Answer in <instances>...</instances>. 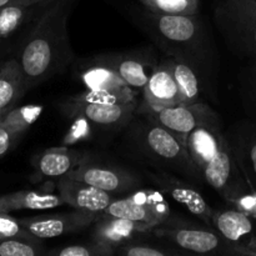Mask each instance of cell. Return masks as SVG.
<instances>
[{
  "label": "cell",
  "mask_w": 256,
  "mask_h": 256,
  "mask_svg": "<svg viewBox=\"0 0 256 256\" xmlns=\"http://www.w3.org/2000/svg\"><path fill=\"white\" fill-rule=\"evenodd\" d=\"M142 28L166 56L192 65L209 82L218 69V55L212 35L204 20L198 14H158L145 9L134 15Z\"/></svg>",
  "instance_id": "1"
},
{
  "label": "cell",
  "mask_w": 256,
  "mask_h": 256,
  "mask_svg": "<svg viewBox=\"0 0 256 256\" xmlns=\"http://www.w3.org/2000/svg\"><path fill=\"white\" fill-rule=\"evenodd\" d=\"M72 5L74 0H52L40 12L18 59L26 90L64 72L74 60L68 32Z\"/></svg>",
  "instance_id": "2"
},
{
  "label": "cell",
  "mask_w": 256,
  "mask_h": 256,
  "mask_svg": "<svg viewBox=\"0 0 256 256\" xmlns=\"http://www.w3.org/2000/svg\"><path fill=\"white\" fill-rule=\"evenodd\" d=\"M188 150L202 180L225 202L249 190L222 124L202 125L189 135Z\"/></svg>",
  "instance_id": "3"
},
{
  "label": "cell",
  "mask_w": 256,
  "mask_h": 256,
  "mask_svg": "<svg viewBox=\"0 0 256 256\" xmlns=\"http://www.w3.org/2000/svg\"><path fill=\"white\" fill-rule=\"evenodd\" d=\"M142 114V119L135 122L130 130V136L140 155L159 170L182 175L194 184L204 182L186 144L149 115Z\"/></svg>",
  "instance_id": "4"
},
{
  "label": "cell",
  "mask_w": 256,
  "mask_h": 256,
  "mask_svg": "<svg viewBox=\"0 0 256 256\" xmlns=\"http://www.w3.org/2000/svg\"><path fill=\"white\" fill-rule=\"evenodd\" d=\"M62 109L76 120H85L105 129H118L132 122L138 102L135 98L86 89L68 99Z\"/></svg>",
  "instance_id": "5"
},
{
  "label": "cell",
  "mask_w": 256,
  "mask_h": 256,
  "mask_svg": "<svg viewBox=\"0 0 256 256\" xmlns=\"http://www.w3.org/2000/svg\"><path fill=\"white\" fill-rule=\"evenodd\" d=\"M214 20L234 54L256 60V2L215 0Z\"/></svg>",
  "instance_id": "6"
},
{
  "label": "cell",
  "mask_w": 256,
  "mask_h": 256,
  "mask_svg": "<svg viewBox=\"0 0 256 256\" xmlns=\"http://www.w3.org/2000/svg\"><path fill=\"white\" fill-rule=\"evenodd\" d=\"M152 234L159 239L172 242L179 249L194 254L214 255H239L238 250L228 242L216 230L205 229L190 222L172 219L155 226Z\"/></svg>",
  "instance_id": "7"
},
{
  "label": "cell",
  "mask_w": 256,
  "mask_h": 256,
  "mask_svg": "<svg viewBox=\"0 0 256 256\" xmlns=\"http://www.w3.org/2000/svg\"><path fill=\"white\" fill-rule=\"evenodd\" d=\"M162 195L160 190H134L125 198H115L102 214L142 222L154 229L172 216L169 202Z\"/></svg>",
  "instance_id": "8"
},
{
  "label": "cell",
  "mask_w": 256,
  "mask_h": 256,
  "mask_svg": "<svg viewBox=\"0 0 256 256\" xmlns=\"http://www.w3.org/2000/svg\"><path fill=\"white\" fill-rule=\"evenodd\" d=\"M152 119L174 132L186 144L189 135L202 125L222 124L219 114L204 102L180 104L156 110H142Z\"/></svg>",
  "instance_id": "9"
},
{
  "label": "cell",
  "mask_w": 256,
  "mask_h": 256,
  "mask_svg": "<svg viewBox=\"0 0 256 256\" xmlns=\"http://www.w3.org/2000/svg\"><path fill=\"white\" fill-rule=\"evenodd\" d=\"M94 59L115 70L132 89L136 90L144 89L152 70L160 62L156 52L152 48H142L124 52H110L98 55Z\"/></svg>",
  "instance_id": "10"
},
{
  "label": "cell",
  "mask_w": 256,
  "mask_h": 256,
  "mask_svg": "<svg viewBox=\"0 0 256 256\" xmlns=\"http://www.w3.org/2000/svg\"><path fill=\"white\" fill-rule=\"evenodd\" d=\"M145 174L160 192L172 196L175 202L182 204L190 214L196 216L202 222L206 225L212 224L214 210L205 202L202 195L195 189L194 185L176 176V174L165 170H159V172L146 170Z\"/></svg>",
  "instance_id": "11"
},
{
  "label": "cell",
  "mask_w": 256,
  "mask_h": 256,
  "mask_svg": "<svg viewBox=\"0 0 256 256\" xmlns=\"http://www.w3.org/2000/svg\"><path fill=\"white\" fill-rule=\"evenodd\" d=\"M65 176L86 182L115 196L138 190L142 185L140 178L129 170L116 166L85 164V162L72 169Z\"/></svg>",
  "instance_id": "12"
},
{
  "label": "cell",
  "mask_w": 256,
  "mask_h": 256,
  "mask_svg": "<svg viewBox=\"0 0 256 256\" xmlns=\"http://www.w3.org/2000/svg\"><path fill=\"white\" fill-rule=\"evenodd\" d=\"M99 215L94 212L76 210L62 214L38 215L32 218L19 219L22 226L39 239L62 236L69 232L86 229L96 222Z\"/></svg>",
  "instance_id": "13"
},
{
  "label": "cell",
  "mask_w": 256,
  "mask_h": 256,
  "mask_svg": "<svg viewBox=\"0 0 256 256\" xmlns=\"http://www.w3.org/2000/svg\"><path fill=\"white\" fill-rule=\"evenodd\" d=\"M212 225L238 250L239 255H254L252 242L256 236V219L232 206V209L212 212Z\"/></svg>",
  "instance_id": "14"
},
{
  "label": "cell",
  "mask_w": 256,
  "mask_h": 256,
  "mask_svg": "<svg viewBox=\"0 0 256 256\" xmlns=\"http://www.w3.org/2000/svg\"><path fill=\"white\" fill-rule=\"evenodd\" d=\"M142 92L144 102L140 108V112L174 106L182 102V95L172 74L169 56L165 55L164 59L160 60L159 64L155 66Z\"/></svg>",
  "instance_id": "15"
},
{
  "label": "cell",
  "mask_w": 256,
  "mask_h": 256,
  "mask_svg": "<svg viewBox=\"0 0 256 256\" xmlns=\"http://www.w3.org/2000/svg\"><path fill=\"white\" fill-rule=\"evenodd\" d=\"M226 136L248 186L256 192V120L240 122Z\"/></svg>",
  "instance_id": "16"
},
{
  "label": "cell",
  "mask_w": 256,
  "mask_h": 256,
  "mask_svg": "<svg viewBox=\"0 0 256 256\" xmlns=\"http://www.w3.org/2000/svg\"><path fill=\"white\" fill-rule=\"evenodd\" d=\"M56 188L58 194L64 200L65 205L98 215L102 214L115 199V195L110 192L69 176L59 178Z\"/></svg>",
  "instance_id": "17"
},
{
  "label": "cell",
  "mask_w": 256,
  "mask_h": 256,
  "mask_svg": "<svg viewBox=\"0 0 256 256\" xmlns=\"http://www.w3.org/2000/svg\"><path fill=\"white\" fill-rule=\"evenodd\" d=\"M86 156L82 152L66 146H54L44 150L34 158L35 180L62 178L72 169L84 164Z\"/></svg>",
  "instance_id": "18"
},
{
  "label": "cell",
  "mask_w": 256,
  "mask_h": 256,
  "mask_svg": "<svg viewBox=\"0 0 256 256\" xmlns=\"http://www.w3.org/2000/svg\"><path fill=\"white\" fill-rule=\"evenodd\" d=\"M94 224L92 239L116 248V250L120 245L135 240L139 234L152 230V226L142 222L104 214H100Z\"/></svg>",
  "instance_id": "19"
},
{
  "label": "cell",
  "mask_w": 256,
  "mask_h": 256,
  "mask_svg": "<svg viewBox=\"0 0 256 256\" xmlns=\"http://www.w3.org/2000/svg\"><path fill=\"white\" fill-rule=\"evenodd\" d=\"M80 80L86 89L92 92H110L126 98H135L132 88L119 76L115 70L92 58L86 65L82 68L79 74Z\"/></svg>",
  "instance_id": "20"
},
{
  "label": "cell",
  "mask_w": 256,
  "mask_h": 256,
  "mask_svg": "<svg viewBox=\"0 0 256 256\" xmlns=\"http://www.w3.org/2000/svg\"><path fill=\"white\" fill-rule=\"evenodd\" d=\"M65 205L59 194L40 192V190H22L0 196V212H12L19 210H46Z\"/></svg>",
  "instance_id": "21"
},
{
  "label": "cell",
  "mask_w": 256,
  "mask_h": 256,
  "mask_svg": "<svg viewBox=\"0 0 256 256\" xmlns=\"http://www.w3.org/2000/svg\"><path fill=\"white\" fill-rule=\"evenodd\" d=\"M25 88L24 74L18 59H10L0 66V109L9 112L22 98Z\"/></svg>",
  "instance_id": "22"
},
{
  "label": "cell",
  "mask_w": 256,
  "mask_h": 256,
  "mask_svg": "<svg viewBox=\"0 0 256 256\" xmlns=\"http://www.w3.org/2000/svg\"><path fill=\"white\" fill-rule=\"evenodd\" d=\"M169 59L172 74L176 80L178 86H179L182 104L199 102L202 100V88H204V82H202L200 75L188 62L172 56H169Z\"/></svg>",
  "instance_id": "23"
},
{
  "label": "cell",
  "mask_w": 256,
  "mask_h": 256,
  "mask_svg": "<svg viewBox=\"0 0 256 256\" xmlns=\"http://www.w3.org/2000/svg\"><path fill=\"white\" fill-rule=\"evenodd\" d=\"M52 0L35 4H14L0 8V39L14 34L30 16L42 12Z\"/></svg>",
  "instance_id": "24"
},
{
  "label": "cell",
  "mask_w": 256,
  "mask_h": 256,
  "mask_svg": "<svg viewBox=\"0 0 256 256\" xmlns=\"http://www.w3.org/2000/svg\"><path fill=\"white\" fill-rule=\"evenodd\" d=\"M42 112V105H25L20 108H12L5 114L2 122L8 128L24 135L29 128L39 119Z\"/></svg>",
  "instance_id": "25"
},
{
  "label": "cell",
  "mask_w": 256,
  "mask_h": 256,
  "mask_svg": "<svg viewBox=\"0 0 256 256\" xmlns=\"http://www.w3.org/2000/svg\"><path fill=\"white\" fill-rule=\"evenodd\" d=\"M116 254L125 256H178L189 254L185 250L179 248L168 246L162 244H152V242H128L120 245L116 250Z\"/></svg>",
  "instance_id": "26"
},
{
  "label": "cell",
  "mask_w": 256,
  "mask_h": 256,
  "mask_svg": "<svg viewBox=\"0 0 256 256\" xmlns=\"http://www.w3.org/2000/svg\"><path fill=\"white\" fill-rule=\"evenodd\" d=\"M145 9L158 14L194 15L200 6L199 0H138Z\"/></svg>",
  "instance_id": "27"
},
{
  "label": "cell",
  "mask_w": 256,
  "mask_h": 256,
  "mask_svg": "<svg viewBox=\"0 0 256 256\" xmlns=\"http://www.w3.org/2000/svg\"><path fill=\"white\" fill-rule=\"evenodd\" d=\"M44 254L42 239L10 238L0 240V256H38Z\"/></svg>",
  "instance_id": "28"
},
{
  "label": "cell",
  "mask_w": 256,
  "mask_h": 256,
  "mask_svg": "<svg viewBox=\"0 0 256 256\" xmlns=\"http://www.w3.org/2000/svg\"><path fill=\"white\" fill-rule=\"evenodd\" d=\"M115 254H116V248L92 239V242L85 244L66 245L62 249L49 252V255L56 256H112Z\"/></svg>",
  "instance_id": "29"
},
{
  "label": "cell",
  "mask_w": 256,
  "mask_h": 256,
  "mask_svg": "<svg viewBox=\"0 0 256 256\" xmlns=\"http://www.w3.org/2000/svg\"><path fill=\"white\" fill-rule=\"evenodd\" d=\"M242 95L249 114L256 120V60H250L240 75Z\"/></svg>",
  "instance_id": "30"
},
{
  "label": "cell",
  "mask_w": 256,
  "mask_h": 256,
  "mask_svg": "<svg viewBox=\"0 0 256 256\" xmlns=\"http://www.w3.org/2000/svg\"><path fill=\"white\" fill-rule=\"evenodd\" d=\"M10 238H25V239H39L28 232L19 219L12 216L10 212H0V240Z\"/></svg>",
  "instance_id": "31"
},
{
  "label": "cell",
  "mask_w": 256,
  "mask_h": 256,
  "mask_svg": "<svg viewBox=\"0 0 256 256\" xmlns=\"http://www.w3.org/2000/svg\"><path fill=\"white\" fill-rule=\"evenodd\" d=\"M229 204L232 205V208L235 209L246 212L248 215L256 219V192H252L250 189L246 190L235 199L230 200Z\"/></svg>",
  "instance_id": "32"
},
{
  "label": "cell",
  "mask_w": 256,
  "mask_h": 256,
  "mask_svg": "<svg viewBox=\"0 0 256 256\" xmlns=\"http://www.w3.org/2000/svg\"><path fill=\"white\" fill-rule=\"evenodd\" d=\"M22 136V135L18 134L0 122V159L15 146V144L19 142Z\"/></svg>",
  "instance_id": "33"
},
{
  "label": "cell",
  "mask_w": 256,
  "mask_h": 256,
  "mask_svg": "<svg viewBox=\"0 0 256 256\" xmlns=\"http://www.w3.org/2000/svg\"><path fill=\"white\" fill-rule=\"evenodd\" d=\"M49 0H0V8L14 4H35V2H44Z\"/></svg>",
  "instance_id": "34"
},
{
  "label": "cell",
  "mask_w": 256,
  "mask_h": 256,
  "mask_svg": "<svg viewBox=\"0 0 256 256\" xmlns=\"http://www.w3.org/2000/svg\"><path fill=\"white\" fill-rule=\"evenodd\" d=\"M6 112H5V110H2V109H0V122H2V118L5 116V114H6Z\"/></svg>",
  "instance_id": "35"
},
{
  "label": "cell",
  "mask_w": 256,
  "mask_h": 256,
  "mask_svg": "<svg viewBox=\"0 0 256 256\" xmlns=\"http://www.w3.org/2000/svg\"><path fill=\"white\" fill-rule=\"evenodd\" d=\"M254 2H256V0H254Z\"/></svg>",
  "instance_id": "36"
}]
</instances>
